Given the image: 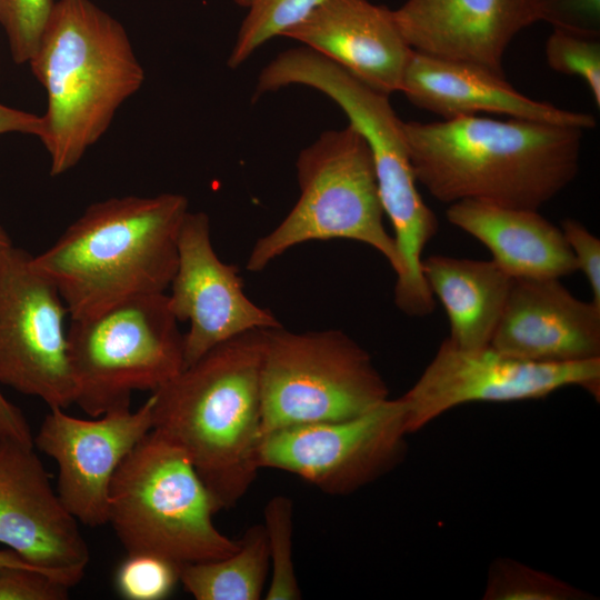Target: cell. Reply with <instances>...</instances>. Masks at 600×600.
I'll list each match as a JSON object with an SVG mask.
<instances>
[{"instance_id": "13", "label": "cell", "mask_w": 600, "mask_h": 600, "mask_svg": "<svg viewBox=\"0 0 600 600\" xmlns=\"http://www.w3.org/2000/svg\"><path fill=\"white\" fill-rule=\"evenodd\" d=\"M152 429L151 396L137 410L120 408L81 419L50 408L33 443L54 460L57 493L79 522L96 528L108 523L112 478L128 453Z\"/></svg>"}, {"instance_id": "14", "label": "cell", "mask_w": 600, "mask_h": 600, "mask_svg": "<svg viewBox=\"0 0 600 600\" xmlns=\"http://www.w3.org/2000/svg\"><path fill=\"white\" fill-rule=\"evenodd\" d=\"M170 287L172 313L179 322L190 323L184 333V368L238 334L281 327L270 310L244 294L238 268L218 257L209 217L202 211H189L182 222Z\"/></svg>"}, {"instance_id": "1", "label": "cell", "mask_w": 600, "mask_h": 600, "mask_svg": "<svg viewBox=\"0 0 600 600\" xmlns=\"http://www.w3.org/2000/svg\"><path fill=\"white\" fill-rule=\"evenodd\" d=\"M417 182L438 201L538 210L577 177L583 130L481 116L402 121Z\"/></svg>"}, {"instance_id": "30", "label": "cell", "mask_w": 600, "mask_h": 600, "mask_svg": "<svg viewBox=\"0 0 600 600\" xmlns=\"http://www.w3.org/2000/svg\"><path fill=\"white\" fill-rule=\"evenodd\" d=\"M543 21L553 29L599 37L600 0H544Z\"/></svg>"}, {"instance_id": "18", "label": "cell", "mask_w": 600, "mask_h": 600, "mask_svg": "<svg viewBox=\"0 0 600 600\" xmlns=\"http://www.w3.org/2000/svg\"><path fill=\"white\" fill-rule=\"evenodd\" d=\"M281 37L303 43L388 96L400 91L412 52L393 10L369 0H324Z\"/></svg>"}, {"instance_id": "21", "label": "cell", "mask_w": 600, "mask_h": 600, "mask_svg": "<svg viewBox=\"0 0 600 600\" xmlns=\"http://www.w3.org/2000/svg\"><path fill=\"white\" fill-rule=\"evenodd\" d=\"M422 272L447 312L448 339L463 349L490 346L513 279L492 260L440 254L422 260Z\"/></svg>"}, {"instance_id": "7", "label": "cell", "mask_w": 600, "mask_h": 600, "mask_svg": "<svg viewBox=\"0 0 600 600\" xmlns=\"http://www.w3.org/2000/svg\"><path fill=\"white\" fill-rule=\"evenodd\" d=\"M300 194L284 219L252 247L246 268L263 270L297 244L331 239L362 242L381 253L397 278L403 263L383 224L372 156L350 124L324 131L296 162Z\"/></svg>"}, {"instance_id": "4", "label": "cell", "mask_w": 600, "mask_h": 600, "mask_svg": "<svg viewBox=\"0 0 600 600\" xmlns=\"http://www.w3.org/2000/svg\"><path fill=\"white\" fill-rule=\"evenodd\" d=\"M47 92L38 138L50 174L81 160L144 81L123 26L90 0H58L29 60Z\"/></svg>"}, {"instance_id": "3", "label": "cell", "mask_w": 600, "mask_h": 600, "mask_svg": "<svg viewBox=\"0 0 600 600\" xmlns=\"http://www.w3.org/2000/svg\"><path fill=\"white\" fill-rule=\"evenodd\" d=\"M188 212V199L179 193L94 202L51 247L32 256V264L57 287L71 319L162 293L178 266Z\"/></svg>"}, {"instance_id": "22", "label": "cell", "mask_w": 600, "mask_h": 600, "mask_svg": "<svg viewBox=\"0 0 600 600\" xmlns=\"http://www.w3.org/2000/svg\"><path fill=\"white\" fill-rule=\"evenodd\" d=\"M270 569L263 524H253L231 554L180 569V583L197 600H258Z\"/></svg>"}, {"instance_id": "28", "label": "cell", "mask_w": 600, "mask_h": 600, "mask_svg": "<svg viewBox=\"0 0 600 600\" xmlns=\"http://www.w3.org/2000/svg\"><path fill=\"white\" fill-rule=\"evenodd\" d=\"M54 3V0H0V24L8 37L14 62H29Z\"/></svg>"}, {"instance_id": "20", "label": "cell", "mask_w": 600, "mask_h": 600, "mask_svg": "<svg viewBox=\"0 0 600 600\" xmlns=\"http://www.w3.org/2000/svg\"><path fill=\"white\" fill-rule=\"evenodd\" d=\"M448 221L482 242L512 279H560L577 270L561 229L538 210L479 200L449 204Z\"/></svg>"}, {"instance_id": "23", "label": "cell", "mask_w": 600, "mask_h": 600, "mask_svg": "<svg viewBox=\"0 0 600 600\" xmlns=\"http://www.w3.org/2000/svg\"><path fill=\"white\" fill-rule=\"evenodd\" d=\"M586 591L518 560L498 558L489 567L484 600H586Z\"/></svg>"}, {"instance_id": "5", "label": "cell", "mask_w": 600, "mask_h": 600, "mask_svg": "<svg viewBox=\"0 0 600 600\" xmlns=\"http://www.w3.org/2000/svg\"><path fill=\"white\" fill-rule=\"evenodd\" d=\"M297 84L329 97L367 141L382 208L403 263L397 287L406 294L424 292L422 252L438 231V220L418 191L402 120L389 96L306 47L289 49L272 59L259 74L254 96Z\"/></svg>"}, {"instance_id": "36", "label": "cell", "mask_w": 600, "mask_h": 600, "mask_svg": "<svg viewBox=\"0 0 600 600\" xmlns=\"http://www.w3.org/2000/svg\"><path fill=\"white\" fill-rule=\"evenodd\" d=\"M252 1L253 0H234L238 6L243 8H248L252 3Z\"/></svg>"}, {"instance_id": "35", "label": "cell", "mask_w": 600, "mask_h": 600, "mask_svg": "<svg viewBox=\"0 0 600 600\" xmlns=\"http://www.w3.org/2000/svg\"><path fill=\"white\" fill-rule=\"evenodd\" d=\"M12 242L6 230L0 226V258L12 247Z\"/></svg>"}, {"instance_id": "24", "label": "cell", "mask_w": 600, "mask_h": 600, "mask_svg": "<svg viewBox=\"0 0 600 600\" xmlns=\"http://www.w3.org/2000/svg\"><path fill=\"white\" fill-rule=\"evenodd\" d=\"M324 0H253L247 8L236 42L228 57V66L237 68L262 44L281 37L308 17Z\"/></svg>"}, {"instance_id": "15", "label": "cell", "mask_w": 600, "mask_h": 600, "mask_svg": "<svg viewBox=\"0 0 600 600\" xmlns=\"http://www.w3.org/2000/svg\"><path fill=\"white\" fill-rule=\"evenodd\" d=\"M0 543L70 588L90 553L33 447L0 441Z\"/></svg>"}, {"instance_id": "8", "label": "cell", "mask_w": 600, "mask_h": 600, "mask_svg": "<svg viewBox=\"0 0 600 600\" xmlns=\"http://www.w3.org/2000/svg\"><path fill=\"white\" fill-rule=\"evenodd\" d=\"M166 292L130 298L71 319L68 354L74 403L90 418L129 408L136 391L153 392L184 368V334Z\"/></svg>"}, {"instance_id": "27", "label": "cell", "mask_w": 600, "mask_h": 600, "mask_svg": "<svg viewBox=\"0 0 600 600\" xmlns=\"http://www.w3.org/2000/svg\"><path fill=\"white\" fill-rule=\"evenodd\" d=\"M180 567L151 553H128L116 573L119 594L128 600H162L180 582Z\"/></svg>"}, {"instance_id": "33", "label": "cell", "mask_w": 600, "mask_h": 600, "mask_svg": "<svg viewBox=\"0 0 600 600\" xmlns=\"http://www.w3.org/2000/svg\"><path fill=\"white\" fill-rule=\"evenodd\" d=\"M41 116L0 103V134L20 132L39 136Z\"/></svg>"}, {"instance_id": "6", "label": "cell", "mask_w": 600, "mask_h": 600, "mask_svg": "<svg viewBox=\"0 0 600 600\" xmlns=\"http://www.w3.org/2000/svg\"><path fill=\"white\" fill-rule=\"evenodd\" d=\"M216 504L184 452L151 429L118 467L108 523L127 553H151L180 568L224 558L239 540L217 529Z\"/></svg>"}, {"instance_id": "31", "label": "cell", "mask_w": 600, "mask_h": 600, "mask_svg": "<svg viewBox=\"0 0 600 600\" xmlns=\"http://www.w3.org/2000/svg\"><path fill=\"white\" fill-rule=\"evenodd\" d=\"M561 231L573 253L577 270L582 271L589 282L591 301L600 307V240L574 219H566Z\"/></svg>"}, {"instance_id": "29", "label": "cell", "mask_w": 600, "mask_h": 600, "mask_svg": "<svg viewBox=\"0 0 600 600\" xmlns=\"http://www.w3.org/2000/svg\"><path fill=\"white\" fill-rule=\"evenodd\" d=\"M70 589L34 568L0 567V600H66Z\"/></svg>"}, {"instance_id": "19", "label": "cell", "mask_w": 600, "mask_h": 600, "mask_svg": "<svg viewBox=\"0 0 600 600\" xmlns=\"http://www.w3.org/2000/svg\"><path fill=\"white\" fill-rule=\"evenodd\" d=\"M400 92L414 106L443 119L484 112L582 130L597 124L589 113L561 109L521 93L504 74L479 64L414 50L406 66Z\"/></svg>"}, {"instance_id": "12", "label": "cell", "mask_w": 600, "mask_h": 600, "mask_svg": "<svg viewBox=\"0 0 600 600\" xmlns=\"http://www.w3.org/2000/svg\"><path fill=\"white\" fill-rule=\"evenodd\" d=\"M566 387L583 388L599 400L600 358L537 363L509 357L491 346L463 349L447 338L401 399L408 431L414 433L461 404L541 399Z\"/></svg>"}, {"instance_id": "26", "label": "cell", "mask_w": 600, "mask_h": 600, "mask_svg": "<svg viewBox=\"0 0 600 600\" xmlns=\"http://www.w3.org/2000/svg\"><path fill=\"white\" fill-rule=\"evenodd\" d=\"M549 67L567 76L580 77L600 106V41L599 37L553 29L546 42Z\"/></svg>"}, {"instance_id": "17", "label": "cell", "mask_w": 600, "mask_h": 600, "mask_svg": "<svg viewBox=\"0 0 600 600\" xmlns=\"http://www.w3.org/2000/svg\"><path fill=\"white\" fill-rule=\"evenodd\" d=\"M490 346L537 363L600 358V307L559 279H513Z\"/></svg>"}, {"instance_id": "16", "label": "cell", "mask_w": 600, "mask_h": 600, "mask_svg": "<svg viewBox=\"0 0 600 600\" xmlns=\"http://www.w3.org/2000/svg\"><path fill=\"white\" fill-rule=\"evenodd\" d=\"M393 16L412 50L504 74L509 44L543 21L544 0H407Z\"/></svg>"}, {"instance_id": "10", "label": "cell", "mask_w": 600, "mask_h": 600, "mask_svg": "<svg viewBox=\"0 0 600 600\" xmlns=\"http://www.w3.org/2000/svg\"><path fill=\"white\" fill-rule=\"evenodd\" d=\"M403 400L387 399L343 420L306 423L266 433L259 467L282 470L332 496H346L397 468L408 451Z\"/></svg>"}, {"instance_id": "32", "label": "cell", "mask_w": 600, "mask_h": 600, "mask_svg": "<svg viewBox=\"0 0 600 600\" xmlns=\"http://www.w3.org/2000/svg\"><path fill=\"white\" fill-rule=\"evenodd\" d=\"M0 441L33 447V438L22 412L0 391Z\"/></svg>"}, {"instance_id": "34", "label": "cell", "mask_w": 600, "mask_h": 600, "mask_svg": "<svg viewBox=\"0 0 600 600\" xmlns=\"http://www.w3.org/2000/svg\"><path fill=\"white\" fill-rule=\"evenodd\" d=\"M2 566L26 567V568H34V569L41 570L34 567L33 564L29 563L28 561H26L19 553L8 548L0 550V567Z\"/></svg>"}, {"instance_id": "2", "label": "cell", "mask_w": 600, "mask_h": 600, "mask_svg": "<svg viewBox=\"0 0 600 600\" xmlns=\"http://www.w3.org/2000/svg\"><path fill=\"white\" fill-rule=\"evenodd\" d=\"M267 329L238 334L151 392L152 429L188 457L218 512L257 479Z\"/></svg>"}, {"instance_id": "25", "label": "cell", "mask_w": 600, "mask_h": 600, "mask_svg": "<svg viewBox=\"0 0 600 600\" xmlns=\"http://www.w3.org/2000/svg\"><path fill=\"white\" fill-rule=\"evenodd\" d=\"M263 528L271 564L267 600L301 599L292 557L293 502L289 497H272L264 507Z\"/></svg>"}, {"instance_id": "11", "label": "cell", "mask_w": 600, "mask_h": 600, "mask_svg": "<svg viewBox=\"0 0 600 600\" xmlns=\"http://www.w3.org/2000/svg\"><path fill=\"white\" fill-rule=\"evenodd\" d=\"M67 307L32 256L11 247L0 258V384L49 409L74 403L64 329Z\"/></svg>"}, {"instance_id": "9", "label": "cell", "mask_w": 600, "mask_h": 600, "mask_svg": "<svg viewBox=\"0 0 600 600\" xmlns=\"http://www.w3.org/2000/svg\"><path fill=\"white\" fill-rule=\"evenodd\" d=\"M389 399L369 352L341 330L267 329L261 366L263 436L360 416Z\"/></svg>"}]
</instances>
